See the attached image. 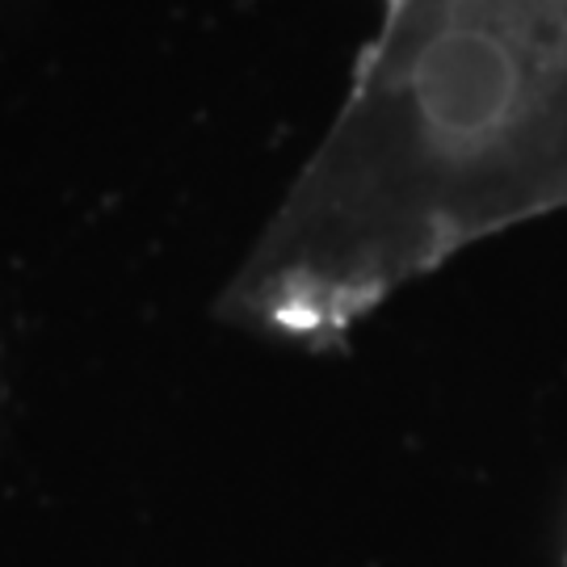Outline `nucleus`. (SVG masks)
Segmentation results:
<instances>
[{
	"instance_id": "obj_1",
	"label": "nucleus",
	"mask_w": 567,
	"mask_h": 567,
	"mask_svg": "<svg viewBox=\"0 0 567 567\" xmlns=\"http://www.w3.org/2000/svg\"><path fill=\"white\" fill-rule=\"evenodd\" d=\"M564 210L567 0H386L224 311L332 344L463 248Z\"/></svg>"
}]
</instances>
